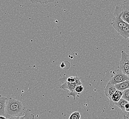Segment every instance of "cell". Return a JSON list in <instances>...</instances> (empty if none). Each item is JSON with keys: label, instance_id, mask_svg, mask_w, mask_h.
Instances as JSON below:
<instances>
[{"label": "cell", "instance_id": "1", "mask_svg": "<svg viewBox=\"0 0 129 119\" xmlns=\"http://www.w3.org/2000/svg\"><path fill=\"white\" fill-rule=\"evenodd\" d=\"M25 108L19 100L10 98L6 102L5 117L7 118H19L25 114Z\"/></svg>", "mask_w": 129, "mask_h": 119}, {"label": "cell", "instance_id": "2", "mask_svg": "<svg viewBox=\"0 0 129 119\" xmlns=\"http://www.w3.org/2000/svg\"><path fill=\"white\" fill-rule=\"evenodd\" d=\"M119 16L124 22L129 24V6L121 4L116 5L114 11V16Z\"/></svg>", "mask_w": 129, "mask_h": 119}, {"label": "cell", "instance_id": "3", "mask_svg": "<svg viewBox=\"0 0 129 119\" xmlns=\"http://www.w3.org/2000/svg\"><path fill=\"white\" fill-rule=\"evenodd\" d=\"M60 81L62 83V85L60 86V88L64 90H65L66 89L69 90V93L67 94L68 95L72 96L74 98V100H75L76 99V97L77 95H78L76 92H75V89L76 87H77V86L82 85V83L81 81V79L77 80V82H69L62 81V80H60Z\"/></svg>", "mask_w": 129, "mask_h": 119}, {"label": "cell", "instance_id": "4", "mask_svg": "<svg viewBox=\"0 0 129 119\" xmlns=\"http://www.w3.org/2000/svg\"><path fill=\"white\" fill-rule=\"evenodd\" d=\"M127 80H129V78L125 75L120 70L119 68L114 71L113 74L110 77V80L108 83L111 84H117L124 82Z\"/></svg>", "mask_w": 129, "mask_h": 119}, {"label": "cell", "instance_id": "5", "mask_svg": "<svg viewBox=\"0 0 129 119\" xmlns=\"http://www.w3.org/2000/svg\"><path fill=\"white\" fill-rule=\"evenodd\" d=\"M121 59L119 61L118 68L124 73L129 70V55L123 50L121 51Z\"/></svg>", "mask_w": 129, "mask_h": 119}, {"label": "cell", "instance_id": "6", "mask_svg": "<svg viewBox=\"0 0 129 119\" xmlns=\"http://www.w3.org/2000/svg\"><path fill=\"white\" fill-rule=\"evenodd\" d=\"M128 24H129L124 22L119 16H114L111 22L112 27L118 33H119L122 29L126 27Z\"/></svg>", "mask_w": 129, "mask_h": 119}, {"label": "cell", "instance_id": "7", "mask_svg": "<svg viewBox=\"0 0 129 119\" xmlns=\"http://www.w3.org/2000/svg\"><path fill=\"white\" fill-rule=\"evenodd\" d=\"M116 90L115 85L109 84V83H107V86L104 89V94L109 99V101L111 100L112 95L114 94Z\"/></svg>", "mask_w": 129, "mask_h": 119}, {"label": "cell", "instance_id": "8", "mask_svg": "<svg viewBox=\"0 0 129 119\" xmlns=\"http://www.w3.org/2000/svg\"><path fill=\"white\" fill-rule=\"evenodd\" d=\"M8 99L0 95V116H5V109Z\"/></svg>", "mask_w": 129, "mask_h": 119}, {"label": "cell", "instance_id": "9", "mask_svg": "<svg viewBox=\"0 0 129 119\" xmlns=\"http://www.w3.org/2000/svg\"><path fill=\"white\" fill-rule=\"evenodd\" d=\"M122 95L123 92L117 90L114 94L112 95L111 100L109 101L110 104L113 105L114 103L118 102L121 99Z\"/></svg>", "mask_w": 129, "mask_h": 119}, {"label": "cell", "instance_id": "10", "mask_svg": "<svg viewBox=\"0 0 129 119\" xmlns=\"http://www.w3.org/2000/svg\"><path fill=\"white\" fill-rule=\"evenodd\" d=\"M117 90L123 92L124 90L129 88V80H127L124 82H122L120 83L115 85Z\"/></svg>", "mask_w": 129, "mask_h": 119}, {"label": "cell", "instance_id": "11", "mask_svg": "<svg viewBox=\"0 0 129 119\" xmlns=\"http://www.w3.org/2000/svg\"><path fill=\"white\" fill-rule=\"evenodd\" d=\"M118 34L124 39L129 40V24L122 29Z\"/></svg>", "mask_w": 129, "mask_h": 119}, {"label": "cell", "instance_id": "12", "mask_svg": "<svg viewBox=\"0 0 129 119\" xmlns=\"http://www.w3.org/2000/svg\"><path fill=\"white\" fill-rule=\"evenodd\" d=\"M128 102H128L126 100L121 98L118 102L114 103L113 105H115V106L118 107L124 113H125V110H124V106H125V104H126L127 103H128Z\"/></svg>", "mask_w": 129, "mask_h": 119}, {"label": "cell", "instance_id": "13", "mask_svg": "<svg viewBox=\"0 0 129 119\" xmlns=\"http://www.w3.org/2000/svg\"><path fill=\"white\" fill-rule=\"evenodd\" d=\"M29 1L33 4L40 3V4H46L50 3V0H29Z\"/></svg>", "mask_w": 129, "mask_h": 119}, {"label": "cell", "instance_id": "14", "mask_svg": "<svg viewBox=\"0 0 129 119\" xmlns=\"http://www.w3.org/2000/svg\"><path fill=\"white\" fill-rule=\"evenodd\" d=\"M81 114L79 112H74L70 116L69 119H80Z\"/></svg>", "mask_w": 129, "mask_h": 119}, {"label": "cell", "instance_id": "15", "mask_svg": "<svg viewBox=\"0 0 129 119\" xmlns=\"http://www.w3.org/2000/svg\"><path fill=\"white\" fill-rule=\"evenodd\" d=\"M122 98L126 100L129 102V88L126 89L123 92V95Z\"/></svg>", "mask_w": 129, "mask_h": 119}, {"label": "cell", "instance_id": "16", "mask_svg": "<svg viewBox=\"0 0 129 119\" xmlns=\"http://www.w3.org/2000/svg\"><path fill=\"white\" fill-rule=\"evenodd\" d=\"M83 89H84V88H83L82 85H81L77 86V87H76V88L75 89V92H76L79 95H80L81 93L83 91Z\"/></svg>", "mask_w": 129, "mask_h": 119}, {"label": "cell", "instance_id": "17", "mask_svg": "<svg viewBox=\"0 0 129 119\" xmlns=\"http://www.w3.org/2000/svg\"><path fill=\"white\" fill-rule=\"evenodd\" d=\"M123 119H129V113H127L126 114H124Z\"/></svg>", "mask_w": 129, "mask_h": 119}, {"label": "cell", "instance_id": "18", "mask_svg": "<svg viewBox=\"0 0 129 119\" xmlns=\"http://www.w3.org/2000/svg\"><path fill=\"white\" fill-rule=\"evenodd\" d=\"M0 119H7V118L3 116H0Z\"/></svg>", "mask_w": 129, "mask_h": 119}, {"label": "cell", "instance_id": "19", "mask_svg": "<svg viewBox=\"0 0 129 119\" xmlns=\"http://www.w3.org/2000/svg\"><path fill=\"white\" fill-rule=\"evenodd\" d=\"M55 0H50V3H54Z\"/></svg>", "mask_w": 129, "mask_h": 119}]
</instances>
